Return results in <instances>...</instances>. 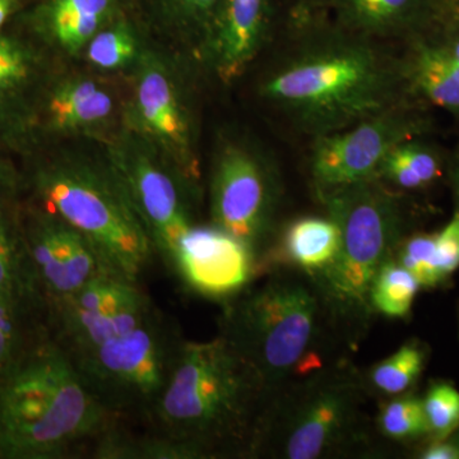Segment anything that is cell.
<instances>
[{
  "label": "cell",
  "instance_id": "cell-3",
  "mask_svg": "<svg viewBox=\"0 0 459 459\" xmlns=\"http://www.w3.org/2000/svg\"><path fill=\"white\" fill-rule=\"evenodd\" d=\"M25 184L33 204L77 230L108 273L140 283L156 252L146 226L104 143L33 153Z\"/></svg>",
  "mask_w": 459,
  "mask_h": 459
},
{
  "label": "cell",
  "instance_id": "cell-5",
  "mask_svg": "<svg viewBox=\"0 0 459 459\" xmlns=\"http://www.w3.org/2000/svg\"><path fill=\"white\" fill-rule=\"evenodd\" d=\"M371 394L347 358L290 380L271 394L253 458L327 459L369 452Z\"/></svg>",
  "mask_w": 459,
  "mask_h": 459
},
{
  "label": "cell",
  "instance_id": "cell-29",
  "mask_svg": "<svg viewBox=\"0 0 459 459\" xmlns=\"http://www.w3.org/2000/svg\"><path fill=\"white\" fill-rule=\"evenodd\" d=\"M377 434L394 442H410L429 434L422 398L407 394L385 398L376 419Z\"/></svg>",
  "mask_w": 459,
  "mask_h": 459
},
{
  "label": "cell",
  "instance_id": "cell-21",
  "mask_svg": "<svg viewBox=\"0 0 459 459\" xmlns=\"http://www.w3.org/2000/svg\"><path fill=\"white\" fill-rule=\"evenodd\" d=\"M340 244V229L331 217L296 220L283 231L277 247H272L263 256L259 276L277 264H289L318 273L336 258Z\"/></svg>",
  "mask_w": 459,
  "mask_h": 459
},
{
  "label": "cell",
  "instance_id": "cell-1",
  "mask_svg": "<svg viewBox=\"0 0 459 459\" xmlns=\"http://www.w3.org/2000/svg\"><path fill=\"white\" fill-rule=\"evenodd\" d=\"M270 397L225 338L186 340L144 424L183 446L189 459L253 458Z\"/></svg>",
  "mask_w": 459,
  "mask_h": 459
},
{
  "label": "cell",
  "instance_id": "cell-11",
  "mask_svg": "<svg viewBox=\"0 0 459 459\" xmlns=\"http://www.w3.org/2000/svg\"><path fill=\"white\" fill-rule=\"evenodd\" d=\"M279 199L276 174L255 150L229 144L220 151L211 172V220L253 250L258 268L273 240Z\"/></svg>",
  "mask_w": 459,
  "mask_h": 459
},
{
  "label": "cell",
  "instance_id": "cell-4",
  "mask_svg": "<svg viewBox=\"0 0 459 459\" xmlns=\"http://www.w3.org/2000/svg\"><path fill=\"white\" fill-rule=\"evenodd\" d=\"M117 422L53 338L0 376V458L72 457Z\"/></svg>",
  "mask_w": 459,
  "mask_h": 459
},
{
  "label": "cell",
  "instance_id": "cell-12",
  "mask_svg": "<svg viewBox=\"0 0 459 459\" xmlns=\"http://www.w3.org/2000/svg\"><path fill=\"white\" fill-rule=\"evenodd\" d=\"M56 59L20 27L0 32V150L26 156L40 150L42 101Z\"/></svg>",
  "mask_w": 459,
  "mask_h": 459
},
{
  "label": "cell",
  "instance_id": "cell-6",
  "mask_svg": "<svg viewBox=\"0 0 459 459\" xmlns=\"http://www.w3.org/2000/svg\"><path fill=\"white\" fill-rule=\"evenodd\" d=\"M262 95L316 135L328 134L391 108V71L365 45L336 42L281 66Z\"/></svg>",
  "mask_w": 459,
  "mask_h": 459
},
{
  "label": "cell",
  "instance_id": "cell-19",
  "mask_svg": "<svg viewBox=\"0 0 459 459\" xmlns=\"http://www.w3.org/2000/svg\"><path fill=\"white\" fill-rule=\"evenodd\" d=\"M276 14V0H221L197 59L223 83L241 77L258 56Z\"/></svg>",
  "mask_w": 459,
  "mask_h": 459
},
{
  "label": "cell",
  "instance_id": "cell-14",
  "mask_svg": "<svg viewBox=\"0 0 459 459\" xmlns=\"http://www.w3.org/2000/svg\"><path fill=\"white\" fill-rule=\"evenodd\" d=\"M415 120L389 108L341 131L318 135L310 170L318 193L377 179L392 148L410 141Z\"/></svg>",
  "mask_w": 459,
  "mask_h": 459
},
{
  "label": "cell",
  "instance_id": "cell-40",
  "mask_svg": "<svg viewBox=\"0 0 459 459\" xmlns=\"http://www.w3.org/2000/svg\"><path fill=\"white\" fill-rule=\"evenodd\" d=\"M451 437H455V442H457L459 444V427H458L457 430H455V433L451 435Z\"/></svg>",
  "mask_w": 459,
  "mask_h": 459
},
{
  "label": "cell",
  "instance_id": "cell-18",
  "mask_svg": "<svg viewBox=\"0 0 459 459\" xmlns=\"http://www.w3.org/2000/svg\"><path fill=\"white\" fill-rule=\"evenodd\" d=\"M128 12V0H22L12 22L56 59H78L91 39Z\"/></svg>",
  "mask_w": 459,
  "mask_h": 459
},
{
  "label": "cell",
  "instance_id": "cell-35",
  "mask_svg": "<svg viewBox=\"0 0 459 459\" xmlns=\"http://www.w3.org/2000/svg\"><path fill=\"white\" fill-rule=\"evenodd\" d=\"M422 459H459V444L455 437H449L446 439L431 442L421 453Z\"/></svg>",
  "mask_w": 459,
  "mask_h": 459
},
{
  "label": "cell",
  "instance_id": "cell-37",
  "mask_svg": "<svg viewBox=\"0 0 459 459\" xmlns=\"http://www.w3.org/2000/svg\"><path fill=\"white\" fill-rule=\"evenodd\" d=\"M332 2H333V0H301L300 8L316 9L327 7V5H331Z\"/></svg>",
  "mask_w": 459,
  "mask_h": 459
},
{
  "label": "cell",
  "instance_id": "cell-30",
  "mask_svg": "<svg viewBox=\"0 0 459 459\" xmlns=\"http://www.w3.org/2000/svg\"><path fill=\"white\" fill-rule=\"evenodd\" d=\"M431 442L446 439L459 427V391L451 383L437 382L422 398Z\"/></svg>",
  "mask_w": 459,
  "mask_h": 459
},
{
  "label": "cell",
  "instance_id": "cell-13",
  "mask_svg": "<svg viewBox=\"0 0 459 459\" xmlns=\"http://www.w3.org/2000/svg\"><path fill=\"white\" fill-rule=\"evenodd\" d=\"M156 309L140 283L110 274L47 307L56 329L53 340L66 353L91 349L131 331Z\"/></svg>",
  "mask_w": 459,
  "mask_h": 459
},
{
  "label": "cell",
  "instance_id": "cell-17",
  "mask_svg": "<svg viewBox=\"0 0 459 459\" xmlns=\"http://www.w3.org/2000/svg\"><path fill=\"white\" fill-rule=\"evenodd\" d=\"M122 126V105L113 90L86 74L56 72L40 113L41 146L49 142L107 143Z\"/></svg>",
  "mask_w": 459,
  "mask_h": 459
},
{
  "label": "cell",
  "instance_id": "cell-20",
  "mask_svg": "<svg viewBox=\"0 0 459 459\" xmlns=\"http://www.w3.org/2000/svg\"><path fill=\"white\" fill-rule=\"evenodd\" d=\"M221 0H128L146 36L177 56L197 57L205 31Z\"/></svg>",
  "mask_w": 459,
  "mask_h": 459
},
{
  "label": "cell",
  "instance_id": "cell-27",
  "mask_svg": "<svg viewBox=\"0 0 459 459\" xmlns=\"http://www.w3.org/2000/svg\"><path fill=\"white\" fill-rule=\"evenodd\" d=\"M440 175V162L429 148L402 142L389 151L377 170V179L395 188L412 190L430 186Z\"/></svg>",
  "mask_w": 459,
  "mask_h": 459
},
{
  "label": "cell",
  "instance_id": "cell-2",
  "mask_svg": "<svg viewBox=\"0 0 459 459\" xmlns=\"http://www.w3.org/2000/svg\"><path fill=\"white\" fill-rule=\"evenodd\" d=\"M258 285L223 303L219 334L261 376L270 394L343 356L341 338L352 342L316 274L272 265Z\"/></svg>",
  "mask_w": 459,
  "mask_h": 459
},
{
  "label": "cell",
  "instance_id": "cell-34",
  "mask_svg": "<svg viewBox=\"0 0 459 459\" xmlns=\"http://www.w3.org/2000/svg\"><path fill=\"white\" fill-rule=\"evenodd\" d=\"M25 178L21 177L5 157L0 156V212L14 210L16 198Z\"/></svg>",
  "mask_w": 459,
  "mask_h": 459
},
{
  "label": "cell",
  "instance_id": "cell-23",
  "mask_svg": "<svg viewBox=\"0 0 459 459\" xmlns=\"http://www.w3.org/2000/svg\"><path fill=\"white\" fill-rule=\"evenodd\" d=\"M0 296L22 310L35 303L47 307L27 256L16 208L0 212Z\"/></svg>",
  "mask_w": 459,
  "mask_h": 459
},
{
  "label": "cell",
  "instance_id": "cell-22",
  "mask_svg": "<svg viewBox=\"0 0 459 459\" xmlns=\"http://www.w3.org/2000/svg\"><path fill=\"white\" fill-rule=\"evenodd\" d=\"M435 0H333L338 26L356 36H391L418 26Z\"/></svg>",
  "mask_w": 459,
  "mask_h": 459
},
{
  "label": "cell",
  "instance_id": "cell-8",
  "mask_svg": "<svg viewBox=\"0 0 459 459\" xmlns=\"http://www.w3.org/2000/svg\"><path fill=\"white\" fill-rule=\"evenodd\" d=\"M184 341L175 323L156 309L131 331L66 355L111 415L122 422H144L171 376Z\"/></svg>",
  "mask_w": 459,
  "mask_h": 459
},
{
  "label": "cell",
  "instance_id": "cell-31",
  "mask_svg": "<svg viewBox=\"0 0 459 459\" xmlns=\"http://www.w3.org/2000/svg\"><path fill=\"white\" fill-rule=\"evenodd\" d=\"M394 258L425 289L444 282L435 255V234H416L404 238L395 250Z\"/></svg>",
  "mask_w": 459,
  "mask_h": 459
},
{
  "label": "cell",
  "instance_id": "cell-26",
  "mask_svg": "<svg viewBox=\"0 0 459 459\" xmlns=\"http://www.w3.org/2000/svg\"><path fill=\"white\" fill-rule=\"evenodd\" d=\"M427 358L424 344L416 340L407 341L394 355L377 362L364 373L368 391L385 400L407 394L424 371Z\"/></svg>",
  "mask_w": 459,
  "mask_h": 459
},
{
  "label": "cell",
  "instance_id": "cell-36",
  "mask_svg": "<svg viewBox=\"0 0 459 459\" xmlns=\"http://www.w3.org/2000/svg\"><path fill=\"white\" fill-rule=\"evenodd\" d=\"M22 7V0H0V32L12 22Z\"/></svg>",
  "mask_w": 459,
  "mask_h": 459
},
{
  "label": "cell",
  "instance_id": "cell-25",
  "mask_svg": "<svg viewBox=\"0 0 459 459\" xmlns=\"http://www.w3.org/2000/svg\"><path fill=\"white\" fill-rule=\"evenodd\" d=\"M411 74L420 92L433 104L459 111V65L444 45L419 49Z\"/></svg>",
  "mask_w": 459,
  "mask_h": 459
},
{
  "label": "cell",
  "instance_id": "cell-38",
  "mask_svg": "<svg viewBox=\"0 0 459 459\" xmlns=\"http://www.w3.org/2000/svg\"><path fill=\"white\" fill-rule=\"evenodd\" d=\"M444 47L448 49L449 53H451V56H453V59L455 60V62L459 65V35L457 38L453 39L449 44L444 45Z\"/></svg>",
  "mask_w": 459,
  "mask_h": 459
},
{
  "label": "cell",
  "instance_id": "cell-24",
  "mask_svg": "<svg viewBox=\"0 0 459 459\" xmlns=\"http://www.w3.org/2000/svg\"><path fill=\"white\" fill-rule=\"evenodd\" d=\"M147 41L146 33L128 11L100 30L84 48L81 57L100 72H129Z\"/></svg>",
  "mask_w": 459,
  "mask_h": 459
},
{
  "label": "cell",
  "instance_id": "cell-28",
  "mask_svg": "<svg viewBox=\"0 0 459 459\" xmlns=\"http://www.w3.org/2000/svg\"><path fill=\"white\" fill-rule=\"evenodd\" d=\"M421 289L415 277L394 258L389 259L377 271L370 290V304L374 313L389 318H404L412 309L413 301Z\"/></svg>",
  "mask_w": 459,
  "mask_h": 459
},
{
  "label": "cell",
  "instance_id": "cell-15",
  "mask_svg": "<svg viewBox=\"0 0 459 459\" xmlns=\"http://www.w3.org/2000/svg\"><path fill=\"white\" fill-rule=\"evenodd\" d=\"M21 230L47 307L80 291L91 281L110 274L82 234L39 205L27 208Z\"/></svg>",
  "mask_w": 459,
  "mask_h": 459
},
{
  "label": "cell",
  "instance_id": "cell-32",
  "mask_svg": "<svg viewBox=\"0 0 459 459\" xmlns=\"http://www.w3.org/2000/svg\"><path fill=\"white\" fill-rule=\"evenodd\" d=\"M21 309L0 296V376L17 360L21 351Z\"/></svg>",
  "mask_w": 459,
  "mask_h": 459
},
{
  "label": "cell",
  "instance_id": "cell-7",
  "mask_svg": "<svg viewBox=\"0 0 459 459\" xmlns=\"http://www.w3.org/2000/svg\"><path fill=\"white\" fill-rule=\"evenodd\" d=\"M319 195L340 229L341 244L333 262L314 274L355 342L374 313L370 290L377 271L406 238L403 211L397 195L379 179Z\"/></svg>",
  "mask_w": 459,
  "mask_h": 459
},
{
  "label": "cell",
  "instance_id": "cell-41",
  "mask_svg": "<svg viewBox=\"0 0 459 459\" xmlns=\"http://www.w3.org/2000/svg\"><path fill=\"white\" fill-rule=\"evenodd\" d=\"M452 2H459V0H452Z\"/></svg>",
  "mask_w": 459,
  "mask_h": 459
},
{
  "label": "cell",
  "instance_id": "cell-9",
  "mask_svg": "<svg viewBox=\"0 0 459 459\" xmlns=\"http://www.w3.org/2000/svg\"><path fill=\"white\" fill-rule=\"evenodd\" d=\"M128 74L122 128L146 141L199 188L197 132L180 56L148 40Z\"/></svg>",
  "mask_w": 459,
  "mask_h": 459
},
{
  "label": "cell",
  "instance_id": "cell-10",
  "mask_svg": "<svg viewBox=\"0 0 459 459\" xmlns=\"http://www.w3.org/2000/svg\"><path fill=\"white\" fill-rule=\"evenodd\" d=\"M104 146L146 226L156 255L168 264L181 235L195 225L201 188L146 141L122 126Z\"/></svg>",
  "mask_w": 459,
  "mask_h": 459
},
{
  "label": "cell",
  "instance_id": "cell-33",
  "mask_svg": "<svg viewBox=\"0 0 459 459\" xmlns=\"http://www.w3.org/2000/svg\"><path fill=\"white\" fill-rule=\"evenodd\" d=\"M435 255L443 280H448L459 268V211L435 234Z\"/></svg>",
  "mask_w": 459,
  "mask_h": 459
},
{
  "label": "cell",
  "instance_id": "cell-39",
  "mask_svg": "<svg viewBox=\"0 0 459 459\" xmlns=\"http://www.w3.org/2000/svg\"><path fill=\"white\" fill-rule=\"evenodd\" d=\"M455 189H457V195H458V198H459V162L457 165V169H455Z\"/></svg>",
  "mask_w": 459,
  "mask_h": 459
},
{
  "label": "cell",
  "instance_id": "cell-16",
  "mask_svg": "<svg viewBox=\"0 0 459 459\" xmlns=\"http://www.w3.org/2000/svg\"><path fill=\"white\" fill-rule=\"evenodd\" d=\"M166 265L190 291L222 304L259 276L253 250L214 225L195 223L184 232Z\"/></svg>",
  "mask_w": 459,
  "mask_h": 459
}]
</instances>
